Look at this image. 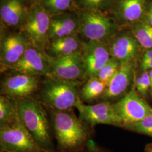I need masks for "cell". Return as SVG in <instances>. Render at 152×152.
I'll return each instance as SVG.
<instances>
[{"instance_id":"obj_1","label":"cell","mask_w":152,"mask_h":152,"mask_svg":"<svg viewBox=\"0 0 152 152\" xmlns=\"http://www.w3.org/2000/svg\"><path fill=\"white\" fill-rule=\"evenodd\" d=\"M53 126L55 138L61 151L78 152L87 143L89 137L87 128L70 112L55 110Z\"/></svg>"},{"instance_id":"obj_2","label":"cell","mask_w":152,"mask_h":152,"mask_svg":"<svg viewBox=\"0 0 152 152\" xmlns=\"http://www.w3.org/2000/svg\"><path fill=\"white\" fill-rule=\"evenodd\" d=\"M16 105L20 120L34 140L42 148L51 152L53 143L49 122L41 104L29 96L18 100Z\"/></svg>"},{"instance_id":"obj_3","label":"cell","mask_w":152,"mask_h":152,"mask_svg":"<svg viewBox=\"0 0 152 152\" xmlns=\"http://www.w3.org/2000/svg\"><path fill=\"white\" fill-rule=\"evenodd\" d=\"M76 81H68L55 77H48L45 81L42 90L44 102L55 110H68L81 100Z\"/></svg>"},{"instance_id":"obj_4","label":"cell","mask_w":152,"mask_h":152,"mask_svg":"<svg viewBox=\"0 0 152 152\" xmlns=\"http://www.w3.org/2000/svg\"><path fill=\"white\" fill-rule=\"evenodd\" d=\"M2 152H49L40 147L20 120L0 127Z\"/></svg>"},{"instance_id":"obj_5","label":"cell","mask_w":152,"mask_h":152,"mask_svg":"<svg viewBox=\"0 0 152 152\" xmlns=\"http://www.w3.org/2000/svg\"><path fill=\"white\" fill-rule=\"evenodd\" d=\"M50 19L49 12L42 6H36L29 11L22 25L29 44L42 51L49 39Z\"/></svg>"},{"instance_id":"obj_6","label":"cell","mask_w":152,"mask_h":152,"mask_svg":"<svg viewBox=\"0 0 152 152\" xmlns=\"http://www.w3.org/2000/svg\"><path fill=\"white\" fill-rule=\"evenodd\" d=\"M113 105L122 122L123 127L140 121L152 113V107L139 95L134 84L130 91Z\"/></svg>"},{"instance_id":"obj_7","label":"cell","mask_w":152,"mask_h":152,"mask_svg":"<svg viewBox=\"0 0 152 152\" xmlns=\"http://www.w3.org/2000/svg\"><path fill=\"white\" fill-rule=\"evenodd\" d=\"M76 108L80 113V120L91 126L103 124L123 127L113 104L104 102L95 105H86L80 100Z\"/></svg>"},{"instance_id":"obj_8","label":"cell","mask_w":152,"mask_h":152,"mask_svg":"<svg viewBox=\"0 0 152 152\" xmlns=\"http://www.w3.org/2000/svg\"><path fill=\"white\" fill-rule=\"evenodd\" d=\"M79 32L88 41L108 38L114 31L115 25L108 17L99 11H84L79 17Z\"/></svg>"},{"instance_id":"obj_9","label":"cell","mask_w":152,"mask_h":152,"mask_svg":"<svg viewBox=\"0 0 152 152\" xmlns=\"http://www.w3.org/2000/svg\"><path fill=\"white\" fill-rule=\"evenodd\" d=\"M11 69L20 74L53 77L48 55L30 44L20 60Z\"/></svg>"},{"instance_id":"obj_10","label":"cell","mask_w":152,"mask_h":152,"mask_svg":"<svg viewBox=\"0 0 152 152\" xmlns=\"http://www.w3.org/2000/svg\"><path fill=\"white\" fill-rule=\"evenodd\" d=\"M82 56L85 76L88 78L96 77L111 58L110 49L103 41H88L84 43Z\"/></svg>"},{"instance_id":"obj_11","label":"cell","mask_w":152,"mask_h":152,"mask_svg":"<svg viewBox=\"0 0 152 152\" xmlns=\"http://www.w3.org/2000/svg\"><path fill=\"white\" fill-rule=\"evenodd\" d=\"M49 61L53 77L76 81L85 77L82 52L60 58L49 56Z\"/></svg>"},{"instance_id":"obj_12","label":"cell","mask_w":152,"mask_h":152,"mask_svg":"<svg viewBox=\"0 0 152 152\" xmlns=\"http://www.w3.org/2000/svg\"><path fill=\"white\" fill-rule=\"evenodd\" d=\"M38 82L36 76L18 73L3 81L2 92L11 98H27L36 90Z\"/></svg>"},{"instance_id":"obj_13","label":"cell","mask_w":152,"mask_h":152,"mask_svg":"<svg viewBox=\"0 0 152 152\" xmlns=\"http://www.w3.org/2000/svg\"><path fill=\"white\" fill-rule=\"evenodd\" d=\"M135 62L131 61L121 63L120 68L108 84V87L102 98L113 99L124 95L135 77Z\"/></svg>"},{"instance_id":"obj_14","label":"cell","mask_w":152,"mask_h":152,"mask_svg":"<svg viewBox=\"0 0 152 152\" xmlns=\"http://www.w3.org/2000/svg\"><path fill=\"white\" fill-rule=\"evenodd\" d=\"M29 45L27 38L23 34H14L6 37L1 47V66L11 69L20 60Z\"/></svg>"},{"instance_id":"obj_15","label":"cell","mask_w":152,"mask_h":152,"mask_svg":"<svg viewBox=\"0 0 152 152\" xmlns=\"http://www.w3.org/2000/svg\"><path fill=\"white\" fill-rule=\"evenodd\" d=\"M139 45L134 36L122 34L115 38L109 47L111 57L121 63L135 62L139 53Z\"/></svg>"},{"instance_id":"obj_16","label":"cell","mask_w":152,"mask_h":152,"mask_svg":"<svg viewBox=\"0 0 152 152\" xmlns=\"http://www.w3.org/2000/svg\"><path fill=\"white\" fill-rule=\"evenodd\" d=\"M29 11L24 0H1V18L7 26L14 27L22 26Z\"/></svg>"},{"instance_id":"obj_17","label":"cell","mask_w":152,"mask_h":152,"mask_svg":"<svg viewBox=\"0 0 152 152\" xmlns=\"http://www.w3.org/2000/svg\"><path fill=\"white\" fill-rule=\"evenodd\" d=\"M79 18L71 14H58L50 19L49 39L53 40L76 34L79 32Z\"/></svg>"},{"instance_id":"obj_18","label":"cell","mask_w":152,"mask_h":152,"mask_svg":"<svg viewBox=\"0 0 152 152\" xmlns=\"http://www.w3.org/2000/svg\"><path fill=\"white\" fill-rule=\"evenodd\" d=\"M83 44L76 34L51 40L48 46V55L53 58H60L81 53Z\"/></svg>"},{"instance_id":"obj_19","label":"cell","mask_w":152,"mask_h":152,"mask_svg":"<svg viewBox=\"0 0 152 152\" xmlns=\"http://www.w3.org/2000/svg\"><path fill=\"white\" fill-rule=\"evenodd\" d=\"M147 0H120L118 10L121 18L126 22L139 21L147 11Z\"/></svg>"},{"instance_id":"obj_20","label":"cell","mask_w":152,"mask_h":152,"mask_svg":"<svg viewBox=\"0 0 152 152\" xmlns=\"http://www.w3.org/2000/svg\"><path fill=\"white\" fill-rule=\"evenodd\" d=\"M107 87L108 84L100 81L98 77L89 78L82 88L80 97L82 101L92 102L99 97H102Z\"/></svg>"},{"instance_id":"obj_21","label":"cell","mask_w":152,"mask_h":152,"mask_svg":"<svg viewBox=\"0 0 152 152\" xmlns=\"http://www.w3.org/2000/svg\"><path fill=\"white\" fill-rule=\"evenodd\" d=\"M16 103L12 104L7 98L0 97V126L10 125L19 121Z\"/></svg>"},{"instance_id":"obj_22","label":"cell","mask_w":152,"mask_h":152,"mask_svg":"<svg viewBox=\"0 0 152 152\" xmlns=\"http://www.w3.org/2000/svg\"><path fill=\"white\" fill-rule=\"evenodd\" d=\"M133 33L140 46L147 50L152 49V27L151 26L145 22L137 23Z\"/></svg>"},{"instance_id":"obj_23","label":"cell","mask_w":152,"mask_h":152,"mask_svg":"<svg viewBox=\"0 0 152 152\" xmlns=\"http://www.w3.org/2000/svg\"><path fill=\"white\" fill-rule=\"evenodd\" d=\"M120 65V61L111 57L108 61L99 71L96 77L100 81L108 84L118 70Z\"/></svg>"},{"instance_id":"obj_24","label":"cell","mask_w":152,"mask_h":152,"mask_svg":"<svg viewBox=\"0 0 152 152\" xmlns=\"http://www.w3.org/2000/svg\"><path fill=\"white\" fill-rule=\"evenodd\" d=\"M124 128L152 137V113L140 121L125 126Z\"/></svg>"},{"instance_id":"obj_25","label":"cell","mask_w":152,"mask_h":152,"mask_svg":"<svg viewBox=\"0 0 152 152\" xmlns=\"http://www.w3.org/2000/svg\"><path fill=\"white\" fill-rule=\"evenodd\" d=\"M134 84L136 91L141 97H147L151 91V82L148 71H142L141 74L135 76Z\"/></svg>"},{"instance_id":"obj_26","label":"cell","mask_w":152,"mask_h":152,"mask_svg":"<svg viewBox=\"0 0 152 152\" xmlns=\"http://www.w3.org/2000/svg\"><path fill=\"white\" fill-rule=\"evenodd\" d=\"M72 1V0H42V6L49 14H57L68 9Z\"/></svg>"},{"instance_id":"obj_27","label":"cell","mask_w":152,"mask_h":152,"mask_svg":"<svg viewBox=\"0 0 152 152\" xmlns=\"http://www.w3.org/2000/svg\"><path fill=\"white\" fill-rule=\"evenodd\" d=\"M110 0H76L85 11H99L109 4Z\"/></svg>"},{"instance_id":"obj_28","label":"cell","mask_w":152,"mask_h":152,"mask_svg":"<svg viewBox=\"0 0 152 152\" xmlns=\"http://www.w3.org/2000/svg\"><path fill=\"white\" fill-rule=\"evenodd\" d=\"M145 16L146 19L145 23L152 27V4H151L148 7Z\"/></svg>"},{"instance_id":"obj_29","label":"cell","mask_w":152,"mask_h":152,"mask_svg":"<svg viewBox=\"0 0 152 152\" xmlns=\"http://www.w3.org/2000/svg\"><path fill=\"white\" fill-rule=\"evenodd\" d=\"M140 69L142 71H148L152 69V59L141 63Z\"/></svg>"},{"instance_id":"obj_30","label":"cell","mask_w":152,"mask_h":152,"mask_svg":"<svg viewBox=\"0 0 152 152\" xmlns=\"http://www.w3.org/2000/svg\"><path fill=\"white\" fill-rule=\"evenodd\" d=\"M152 59V49L147 50L142 56L141 63L145 62Z\"/></svg>"},{"instance_id":"obj_31","label":"cell","mask_w":152,"mask_h":152,"mask_svg":"<svg viewBox=\"0 0 152 152\" xmlns=\"http://www.w3.org/2000/svg\"><path fill=\"white\" fill-rule=\"evenodd\" d=\"M145 152H152V143L149 144L146 146Z\"/></svg>"},{"instance_id":"obj_32","label":"cell","mask_w":152,"mask_h":152,"mask_svg":"<svg viewBox=\"0 0 152 152\" xmlns=\"http://www.w3.org/2000/svg\"><path fill=\"white\" fill-rule=\"evenodd\" d=\"M149 75L150 78V82H151V91H152V69L148 71Z\"/></svg>"},{"instance_id":"obj_33","label":"cell","mask_w":152,"mask_h":152,"mask_svg":"<svg viewBox=\"0 0 152 152\" xmlns=\"http://www.w3.org/2000/svg\"><path fill=\"white\" fill-rule=\"evenodd\" d=\"M88 152H105L104 151H103L102 150L99 149L97 148H91L90 151Z\"/></svg>"},{"instance_id":"obj_34","label":"cell","mask_w":152,"mask_h":152,"mask_svg":"<svg viewBox=\"0 0 152 152\" xmlns=\"http://www.w3.org/2000/svg\"></svg>"}]
</instances>
